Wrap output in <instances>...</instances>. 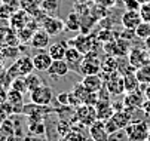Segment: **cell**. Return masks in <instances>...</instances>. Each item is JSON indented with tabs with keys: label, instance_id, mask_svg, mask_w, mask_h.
Here are the masks:
<instances>
[{
	"label": "cell",
	"instance_id": "f546056e",
	"mask_svg": "<svg viewBox=\"0 0 150 141\" xmlns=\"http://www.w3.org/2000/svg\"><path fill=\"white\" fill-rule=\"evenodd\" d=\"M23 95H24L23 92H19V91L11 88V91L8 92L6 98H8V101L11 104H21V101H23Z\"/></svg>",
	"mask_w": 150,
	"mask_h": 141
},
{
	"label": "cell",
	"instance_id": "30bf717a",
	"mask_svg": "<svg viewBox=\"0 0 150 141\" xmlns=\"http://www.w3.org/2000/svg\"><path fill=\"white\" fill-rule=\"evenodd\" d=\"M31 58H33L34 70H37V71H48V68L51 67V64L54 61L49 52L45 49H39V52L36 55H33Z\"/></svg>",
	"mask_w": 150,
	"mask_h": 141
},
{
	"label": "cell",
	"instance_id": "d4e9b609",
	"mask_svg": "<svg viewBox=\"0 0 150 141\" xmlns=\"http://www.w3.org/2000/svg\"><path fill=\"white\" fill-rule=\"evenodd\" d=\"M135 76L140 80V83H149L150 82V63L141 66L135 70Z\"/></svg>",
	"mask_w": 150,
	"mask_h": 141
},
{
	"label": "cell",
	"instance_id": "b9f144b4",
	"mask_svg": "<svg viewBox=\"0 0 150 141\" xmlns=\"http://www.w3.org/2000/svg\"><path fill=\"white\" fill-rule=\"evenodd\" d=\"M83 141H94V140H92V138H91V140H88V138H86V140H83Z\"/></svg>",
	"mask_w": 150,
	"mask_h": 141
},
{
	"label": "cell",
	"instance_id": "cb8c5ba5",
	"mask_svg": "<svg viewBox=\"0 0 150 141\" xmlns=\"http://www.w3.org/2000/svg\"><path fill=\"white\" fill-rule=\"evenodd\" d=\"M40 8L43 9L48 15H54L59 9V0H42Z\"/></svg>",
	"mask_w": 150,
	"mask_h": 141
},
{
	"label": "cell",
	"instance_id": "ba28073f",
	"mask_svg": "<svg viewBox=\"0 0 150 141\" xmlns=\"http://www.w3.org/2000/svg\"><path fill=\"white\" fill-rule=\"evenodd\" d=\"M104 86L107 88V91L110 92V95H115V97H119L125 92V83H123V76L116 73V74H112L109 79L104 82Z\"/></svg>",
	"mask_w": 150,
	"mask_h": 141
},
{
	"label": "cell",
	"instance_id": "8fae6325",
	"mask_svg": "<svg viewBox=\"0 0 150 141\" xmlns=\"http://www.w3.org/2000/svg\"><path fill=\"white\" fill-rule=\"evenodd\" d=\"M83 58H85V54H83V52H80V51H79L77 48H74V46H69L67 54H66V58H64V59L67 61L70 70L79 71V70H80V64H82V61H83Z\"/></svg>",
	"mask_w": 150,
	"mask_h": 141
},
{
	"label": "cell",
	"instance_id": "484cf974",
	"mask_svg": "<svg viewBox=\"0 0 150 141\" xmlns=\"http://www.w3.org/2000/svg\"><path fill=\"white\" fill-rule=\"evenodd\" d=\"M24 80H25V85H27L28 92L34 91L36 88H39V86L42 85V80H40V77H39L37 74H34V73H30V74L24 76Z\"/></svg>",
	"mask_w": 150,
	"mask_h": 141
},
{
	"label": "cell",
	"instance_id": "7c38bea8",
	"mask_svg": "<svg viewBox=\"0 0 150 141\" xmlns=\"http://www.w3.org/2000/svg\"><path fill=\"white\" fill-rule=\"evenodd\" d=\"M143 18L140 15V11H125L120 16V24L123 25V28L129 30H135Z\"/></svg>",
	"mask_w": 150,
	"mask_h": 141
},
{
	"label": "cell",
	"instance_id": "7402d4cb",
	"mask_svg": "<svg viewBox=\"0 0 150 141\" xmlns=\"http://www.w3.org/2000/svg\"><path fill=\"white\" fill-rule=\"evenodd\" d=\"M64 24H66V30L69 31H79L80 30V15L76 11L69 13L66 19H64Z\"/></svg>",
	"mask_w": 150,
	"mask_h": 141
},
{
	"label": "cell",
	"instance_id": "f1b7e54d",
	"mask_svg": "<svg viewBox=\"0 0 150 141\" xmlns=\"http://www.w3.org/2000/svg\"><path fill=\"white\" fill-rule=\"evenodd\" d=\"M109 141H131V140H129V135H128L125 128H119L117 131H115L109 135Z\"/></svg>",
	"mask_w": 150,
	"mask_h": 141
},
{
	"label": "cell",
	"instance_id": "7a4b0ae2",
	"mask_svg": "<svg viewBox=\"0 0 150 141\" xmlns=\"http://www.w3.org/2000/svg\"><path fill=\"white\" fill-rule=\"evenodd\" d=\"M30 99L33 104L42 106V107H48L54 101V91L51 86H46L42 83L39 88L30 92Z\"/></svg>",
	"mask_w": 150,
	"mask_h": 141
},
{
	"label": "cell",
	"instance_id": "d590c367",
	"mask_svg": "<svg viewBox=\"0 0 150 141\" xmlns=\"http://www.w3.org/2000/svg\"><path fill=\"white\" fill-rule=\"evenodd\" d=\"M58 101L62 106H70V94H59L58 95Z\"/></svg>",
	"mask_w": 150,
	"mask_h": 141
},
{
	"label": "cell",
	"instance_id": "44dd1931",
	"mask_svg": "<svg viewBox=\"0 0 150 141\" xmlns=\"http://www.w3.org/2000/svg\"><path fill=\"white\" fill-rule=\"evenodd\" d=\"M123 83H125V92H132V91H138V88L141 86L140 80L135 76V71L128 73L123 76Z\"/></svg>",
	"mask_w": 150,
	"mask_h": 141
},
{
	"label": "cell",
	"instance_id": "d6a6232c",
	"mask_svg": "<svg viewBox=\"0 0 150 141\" xmlns=\"http://www.w3.org/2000/svg\"><path fill=\"white\" fill-rule=\"evenodd\" d=\"M140 15H141V18H143V21L150 23V2L141 5V8H140Z\"/></svg>",
	"mask_w": 150,
	"mask_h": 141
},
{
	"label": "cell",
	"instance_id": "d6986e66",
	"mask_svg": "<svg viewBox=\"0 0 150 141\" xmlns=\"http://www.w3.org/2000/svg\"><path fill=\"white\" fill-rule=\"evenodd\" d=\"M67 49H69L67 42H55L48 46V52L52 56V59H64L66 54H67Z\"/></svg>",
	"mask_w": 150,
	"mask_h": 141
},
{
	"label": "cell",
	"instance_id": "74e56055",
	"mask_svg": "<svg viewBox=\"0 0 150 141\" xmlns=\"http://www.w3.org/2000/svg\"><path fill=\"white\" fill-rule=\"evenodd\" d=\"M144 48L150 52V36H149L147 39H144Z\"/></svg>",
	"mask_w": 150,
	"mask_h": 141
},
{
	"label": "cell",
	"instance_id": "6da1fadb",
	"mask_svg": "<svg viewBox=\"0 0 150 141\" xmlns=\"http://www.w3.org/2000/svg\"><path fill=\"white\" fill-rule=\"evenodd\" d=\"M34 70V64H33V58H30L28 55H23L16 59V63L11 67V70L8 71V77L9 79H15V77H24L30 73H33Z\"/></svg>",
	"mask_w": 150,
	"mask_h": 141
},
{
	"label": "cell",
	"instance_id": "ac0fdd59",
	"mask_svg": "<svg viewBox=\"0 0 150 141\" xmlns=\"http://www.w3.org/2000/svg\"><path fill=\"white\" fill-rule=\"evenodd\" d=\"M117 68H119V63L117 59L112 55L105 56L104 61H101V74L100 76H112V74H116L117 73ZM107 77V79H109Z\"/></svg>",
	"mask_w": 150,
	"mask_h": 141
},
{
	"label": "cell",
	"instance_id": "2e32d148",
	"mask_svg": "<svg viewBox=\"0 0 150 141\" xmlns=\"http://www.w3.org/2000/svg\"><path fill=\"white\" fill-rule=\"evenodd\" d=\"M89 137L94 141H109V132L105 131L103 120H97L89 126Z\"/></svg>",
	"mask_w": 150,
	"mask_h": 141
},
{
	"label": "cell",
	"instance_id": "277c9868",
	"mask_svg": "<svg viewBox=\"0 0 150 141\" xmlns=\"http://www.w3.org/2000/svg\"><path fill=\"white\" fill-rule=\"evenodd\" d=\"M126 132L129 135L131 141H147V134H149V126L144 122H131L126 128Z\"/></svg>",
	"mask_w": 150,
	"mask_h": 141
},
{
	"label": "cell",
	"instance_id": "9a60e30c",
	"mask_svg": "<svg viewBox=\"0 0 150 141\" xmlns=\"http://www.w3.org/2000/svg\"><path fill=\"white\" fill-rule=\"evenodd\" d=\"M94 107H95V111H97V119L103 120V122L107 119H110L115 113L113 106H112V103H109V99H98Z\"/></svg>",
	"mask_w": 150,
	"mask_h": 141
},
{
	"label": "cell",
	"instance_id": "9c48e42d",
	"mask_svg": "<svg viewBox=\"0 0 150 141\" xmlns=\"http://www.w3.org/2000/svg\"><path fill=\"white\" fill-rule=\"evenodd\" d=\"M51 34L46 31V30H43L42 27H39L36 31H34V34H33V37H31V40H30V46L31 48H34V49H46L49 45H51Z\"/></svg>",
	"mask_w": 150,
	"mask_h": 141
},
{
	"label": "cell",
	"instance_id": "e0dca14e",
	"mask_svg": "<svg viewBox=\"0 0 150 141\" xmlns=\"http://www.w3.org/2000/svg\"><path fill=\"white\" fill-rule=\"evenodd\" d=\"M30 19H31V15L28 12H25L24 9H21L11 15V25H12V28L19 30V28L25 27L30 23Z\"/></svg>",
	"mask_w": 150,
	"mask_h": 141
},
{
	"label": "cell",
	"instance_id": "4316f807",
	"mask_svg": "<svg viewBox=\"0 0 150 141\" xmlns=\"http://www.w3.org/2000/svg\"><path fill=\"white\" fill-rule=\"evenodd\" d=\"M19 5H21V8H23L25 12L33 15L40 8V0H21Z\"/></svg>",
	"mask_w": 150,
	"mask_h": 141
},
{
	"label": "cell",
	"instance_id": "8d00e7d4",
	"mask_svg": "<svg viewBox=\"0 0 150 141\" xmlns=\"http://www.w3.org/2000/svg\"><path fill=\"white\" fill-rule=\"evenodd\" d=\"M144 85V97H146V99H149V101H150V82L149 83H143Z\"/></svg>",
	"mask_w": 150,
	"mask_h": 141
},
{
	"label": "cell",
	"instance_id": "ab89813d",
	"mask_svg": "<svg viewBox=\"0 0 150 141\" xmlns=\"http://www.w3.org/2000/svg\"><path fill=\"white\" fill-rule=\"evenodd\" d=\"M149 2H150V0H138L140 5H144V3H149Z\"/></svg>",
	"mask_w": 150,
	"mask_h": 141
},
{
	"label": "cell",
	"instance_id": "e575fe53",
	"mask_svg": "<svg viewBox=\"0 0 150 141\" xmlns=\"http://www.w3.org/2000/svg\"><path fill=\"white\" fill-rule=\"evenodd\" d=\"M30 132L31 134H36V135H40L45 132V125L42 122H37V123H31L30 125Z\"/></svg>",
	"mask_w": 150,
	"mask_h": 141
},
{
	"label": "cell",
	"instance_id": "5b68a950",
	"mask_svg": "<svg viewBox=\"0 0 150 141\" xmlns=\"http://www.w3.org/2000/svg\"><path fill=\"white\" fill-rule=\"evenodd\" d=\"M100 71H101V61L95 56V54L85 55L83 61L80 64L79 73H82L83 76H86V74H98Z\"/></svg>",
	"mask_w": 150,
	"mask_h": 141
},
{
	"label": "cell",
	"instance_id": "4fadbf2b",
	"mask_svg": "<svg viewBox=\"0 0 150 141\" xmlns=\"http://www.w3.org/2000/svg\"><path fill=\"white\" fill-rule=\"evenodd\" d=\"M70 71V67L67 64L66 59H54L51 67L48 68V74L51 77H55V79H62V77H66Z\"/></svg>",
	"mask_w": 150,
	"mask_h": 141
},
{
	"label": "cell",
	"instance_id": "836d02e7",
	"mask_svg": "<svg viewBox=\"0 0 150 141\" xmlns=\"http://www.w3.org/2000/svg\"><path fill=\"white\" fill-rule=\"evenodd\" d=\"M123 5H125L126 11H140V8H141L138 0H123Z\"/></svg>",
	"mask_w": 150,
	"mask_h": 141
},
{
	"label": "cell",
	"instance_id": "603a6c76",
	"mask_svg": "<svg viewBox=\"0 0 150 141\" xmlns=\"http://www.w3.org/2000/svg\"><path fill=\"white\" fill-rule=\"evenodd\" d=\"M34 31H36L34 28H31V27L25 25V27H23V28L16 30V37H18L19 42H23V43H28L30 40H31V37H33V34H34Z\"/></svg>",
	"mask_w": 150,
	"mask_h": 141
},
{
	"label": "cell",
	"instance_id": "8992f818",
	"mask_svg": "<svg viewBox=\"0 0 150 141\" xmlns=\"http://www.w3.org/2000/svg\"><path fill=\"white\" fill-rule=\"evenodd\" d=\"M128 59H129V64L134 67V70H137L141 66L150 63V52L147 49L132 48L129 51V54H128Z\"/></svg>",
	"mask_w": 150,
	"mask_h": 141
},
{
	"label": "cell",
	"instance_id": "60d3db41",
	"mask_svg": "<svg viewBox=\"0 0 150 141\" xmlns=\"http://www.w3.org/2000/svg\"><path fill=\"white\" fill-rule=\"evenodd\" d=\"M147 141H150V128H149V134H147Z\"/></svg>",
	"mask_w": 150,
	"mask_h": 141
},
{
	"label": "cell",
	"instance_id": "83f0119b",
	"mask_svg": "<svg viewBox=\"0 0 150 141\" xmlns=\"http://www.w3.org/2000/svg\"><path fill=\"white\" fill-rule=\"evenodd\" d=\"M135 36H137L138 39H141V40L147 39V37L150 36V23L141 21V23L138 24V27L135 28Z\"/></svg>",
	"mask_w": 150,
	"mask_h": 141
},
{
	"label": "cell",
	"instance_id": "ffe728a7",
	"mask_svg": "<svg viewBox=\"0 0 150 141\" xmlns=\"http://www.w3.org/2000/svg\"><path fill=\"white\" fill-rule=\"evenodd\" d=\"M144 98L143 94L140 91H132V92H128L125 95L123 99V106L125 107H143L144 104Z\"/></svg>",
	"mask_w": 150,
	"mask_h": 141
},
{
	"label": "cell",
	"instance_id": "52a82bcc",
	"mask_svg": "<svg viewBox=\"0 0 150 141\" xmlns=\"http://www.w3.org/2000/svg\"><path fill=\"white\" fill-rule=\"evenodd\" d=\"M40 27L46 30L51 36H58L59 33L64 31V28H66V24H64V21L61 18L55 16V15H48L45 19H43V23L40 24Z\"/></svg>",
	"mask_w": 150,
	"mask_h": 141
},
{
	"label": "cell",
	"instance_id": "1f68e13d",
	"mask_svg": "<svg viewBox=\"0 0 150 141\" xmlns=\"http://www.w3.org/2000/svg\"><path fill=\"white\" fill-rule=\"evenodd\" d=\"M104 128H105V131L109 132V135H110L112 132H115V131L119 129V125H117V122H116V120L113 119V116H112L110 119L104 120Z\"/></svg>",
	"mask_w": 150,
	"mask_h": 141
},
{
	"label": "cell",
	"instance_id": "4dcf8cb0",
	"mask_svg": "<svg viewBox=\"0 0 150 141\" xmlns=\"http://www.w3.org/2000/svg\"><path fill=\"white\" fill-rule=\"evenodd\" d=\"M12 89H16V91H19V92H23V94L28 92L24 77H15V79L12 80Z\"/></svg>",
	"mask_w": 150,
	"mask_h": 141
},
{
	"label": "cell",
	"instance_id": "5bb4252c",
	"mask_svg": "<svg viewBox=\"0 0 150 141\" xmlns=\"http://www.w3.org/2000/svg\"><path fill=\"white\" fill-rule=\"evenodd\" d=\"M82 85L86 88L89 92H100L104 86V80L101 79L100 73L98 74H86L82 79Z\"/></svg>",
	"mask_w": 150,
	"mask_h": 141
},
{
	"label": "cell",
	"instance_id": "3957f363",
	"mask_svg": "<svg viewBox=\"0 0 150 141\" xmlns=\"http://www.w3.org/2000/svg\"><path fill=\"white\" fill-rule=\"evenodd\" d=\"M76 120L83 125V126H91L94 122H97V111L94 106H86V104H80L77 111H76Z\"/></svg>",
	"mask_w": 150,
	"mask_h": 141
},
{
	"label": "cell",
	"instance_id": "f35d334b",
	"mask_svg": "<svg viewBox=\"0 0 150 141\" xmlns=\"http://www.w3.org/2000/svg\"><path fill=\"white\" fill-rule=\"evenodd\" d=\"M25 141H45V140H42L40 137H31V138L28 137V138H27Z\"/></svg>",
	"mask_w": 150,
	"mask_h": 141
},
{
	"label": "cell",
	"instance_id": "7bdbcfd3",
	"mask_svg": "<svg viewBox=\"0 0 150 141\" xmlns=\"http://www.w3.org/2000/svg\"><path fill=\"white\" fill-rule=\"evenodd\" d=\"M2 2H3V0H0V3H2Z\"/></svg>",
	"mask_w": 150,
	"mask_h": 141
}]
</instances>
